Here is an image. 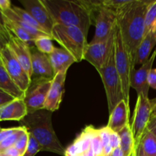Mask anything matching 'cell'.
Wrapping results in <instances>:
<instances>
[{"label": "cell", "mask_w": 156, "mask_h": 156, "mask_svg": "<svg viewBox=\"0 0 156 156\" xmlns=\"http://www.w3.org/2000/svg\"><path fill=\"white\" fill-rule=\"evenodd\" d=\"M3 14H4L6 18H8L9 19H10L11 21H12L13 22H15V24H18V26L21 27L23 30H25L27 33H28L30 36L33 37L34 39H37V38L42 37H51L52 36L49 34L45 33V32L41 31V30H37V29L34 28V27H31V26L28 25L27 24H26L16 13L13 11V9L11 8L10 9L7 11H5V12H2ZM53 39V38H52Z\"/></svg>", "instance_id": "22"}, {"label": "cell", "mask_w": 156, "mask_h": 156, "mask_svg": "<svg viewBox=\"0 0 156 156\" xmlns=\"http://www.w3.org/2000/svg\"><path fill=\"white\" fill-rule=\"evenodd\" d=\"M31 53V79H50L53 80L55 74L49 55L40 52L35 47L30 48Z\"/></svg>", "instance_id": "13"}, {"label": "cell", "mask_w": 156, "mask_h": 156, "mask_svg": "<svg viewBox=\"0 0 156 156\" xmlns=\"http://www.w3.org/2000/svg\"><path fill=\"white\" fill-rule=\"evenodd\" d=\"M152 31H153L154 36H155V39H156V24H155V27H154V29H153V30H152Z\"/></svg>", "instance_id": "47"}, {"label": "cell", "mask_w": 156, "mask_h": 156, "mask_svg": "<svg viewBox=\"0 0 156 156\" xmlns=\"http://www.w3.org/2000/svg\"><path fill=\"white\" fill-rule=\"evenodd\" d=\"M142 148L147 156H156V136L147 129L145 132L141 142Z\"/></svg>", "instance_id": "25"}, {"label": "cell", "mask_w": 156, "mask_h": 156, "mask_svg": "<svg viewBox=\"0 0 156 156\" xmlns=\"http://www.w3.org/2000/svg\"><path fill=\"white\" fill-rule=\"evenodd\" d=\"M0 65H2V59H1V53H0Z\"/></svg>", "instance_id": "48"}, {"label": "cell", "mask_w": 156, "mask_h": 156, "mask_svg": "<svg viewBox=\"0 0 156 156\" xmlns=\"http://www.w3.org/2000/svg\"><path fill=\"white\" fill-rule=\"evenodd\" d=\"M12 9H13L14 12H15V13H16L17 15H18V16H19L20 18H21V19H22L23 21L26 23V24H27L28 25L31 26V27H34V28L37 29V30H41V31L47 33V32H46V30H44V29L43 28V27H41V26L40 25V24H38V23L34 19L33 17H32L31 15H30V14L27 12V11L24 10V9H21V8L18 7V6H12ZM47 34H48V33H47Z\"/></svg>", "instance_id": "28"}, {"label": "cell", "mask_w": 156, "mask_h": 156, "mask_svg": "<svg viewBox=\"0 0 156 156\" xmlns=\"http://www.w3.org/2000/svg\"><path fill=\"white\" fill-rule=\"evenodd\" d=\"M106 156H111V155H106Z\"/></svg>", "instance_id": "50"}, {"label": "cell", "mask_w": 156, "mask_h": 156, "mask_svg": "<svg viewBox=\"0 0 156 156\" xmlns=\"http://www.w3.org/2000/svg\"><path fill=\"white\" fill-rule=\"evenodd\" d=\"M20 2L24 7L34 19L51 35V31L55 24L41 0H20Z\"/></svg>", "instance_id": "14"}, {"label": "cell", "mask_w": 156, "mask_h": 156, "mask_svg": "<svg viewBox=\"0 0 156 156\" xmlns=\"http://www.w3.org/2000/svg\"><path fill=\"white\" fill-rule=\"evenodd\" d=\"M25 131H27V129H26L24 126H19V129H18V131H16L15 133L11 135L10 136H9L8 138H6L5 140H3L2 142H1V143H0V153L4 152V151H5L6 149H9V148L15 146V144L16 143V142L18 141L19 137L21 136Z\"/></svg>", "instance_id": "30"}, {"label": "cell", "mask_w": 156, "mask_h": 156, "mask_svg": "<svg viewBox=\"0 0 156 156\" xmlns=\"http://www.w3.org/2000/svg\"><path fill=\"white\" fill-rule=\"evenodd\" d=\"M51 36L53 40L75 58L76 62L83 60L84 53L88 44V35L82 29L75 26L55 24Z\"/></svg>", "instance_id": "4"}, {"label": "cell", "mask_w": 156, "mask_h": 156, "mask_svg": "<svg viewBox=\"0 0 156 156\" xmlns=\"http://www.w3.org/2000/svg\"><path fill=\"white\" fill-rule=\"evenodd\" d=\"M12 8V3L9 0H0V10L5 12Z\"/></svg>", "instance_id": "41"}, {"label": "cell", "mask_w": 156, "mask_h": 156, "mask_svg": "<svg viewBox=\"0 0 156 156\" xmlns=\"http://www.w3.org/2000/svg\"><path fill=\"white\" fill-rule=\"evenodd\" d=\"M132 0H103L102 5L117 12L129 4Z\"/></svg>", "instance_id": "32"}, {"label": "cell", "mask_w": 156, "mask_h": 156, "mask_svg": "<svg viewBox=\"0 0 156 156\" xmlns=\"http://www.w3.org/2000/svg\"><path fill=\"white\" fill-rule=\"evenodd\" d=\"M1 59L2 66L11 79L23 92L25 93L31 84L32 79L17 61L8 46L1 51Z\"/></svg>", "instance_id": "10"}, {"label": "cell", "mask_w": 156, "mask_h": 156, "mask_svg": "<svg viewBox=\"0 0 156 156\" xmlns=\"http://www.w3.org/2000/svg\"><path fill=\"white\" fill-rule=\"evenodd\" d=\"M136 148H137V154H138V156H147L146 154H145L144 151H143V148H142L140 143L139 146H136Z\"/></svg>", "instance_id": "45"}, {"label": "cell", "mask_w": 156, "mask_h": 156, "mask_svg": "<svg viewBox=\"0 0 156 156\" xmlns=\"http://www.w3.org/2000/svg\"><path fill=\"white\" fill-rule=\"evenodd\" d=\"M129 106H128L125 100H122L114 109L110 113L109 120L107 125L111 130L115 133L121 131L125 126L129 123Z\"/></svg>", "instance_id": "17"}, {"label": "cell", "mask_w": 156, "mask_h": 156, "mask_svg": "<svg viewBox=\"0 0 156 156\" xmlns=\"http://www.w3.org/2000/svg\"><path fill=\"white\" fill-rule=\"evenodd\" d=\"M18 129H19V126L18 127L6 128V129H3L2 128V130L0 131V143L5 140L9 136H10L13 133H15L16 131L18 130Z\"/></svg>", "instance_id": "37"}, {"label": "cell", "mask_w": 156, "mask_h": 156, "mask_svg": "<svg viewBox=\"0 0 156 156\" xmlns=\"http://www.w3.org/2000/svg\"><path fill=\"white\" fill-rule=\"evenodd\" d=\"M49 56L55 76L61 72L67 71L74 62H76L75 58L62 47H55Z\"/></svg>", "instance_id": "19"}, {"label": "cell", "mask_w": 156, "mask_h": 156, "mask_svg": "<svg viewBox=\"0 0 156 156\" xmlns=\"http://www.w3.org/2000/svg\"><path fill=\"white\" fill-rule=\"evenodd\" d=\"M114 34L104 41L97 43H90L88 44L84 53L83 59L91 63L97 71L106 64L114 47Z\"/></svg>", "instance_id": "11"}, {"label": "cell", "mask_w": 156, "mask_h": 156, "mask_svg": "<svg viewBox=\"0 0 156 156\" xmlns=\"http://www.w3.org/2000/svg\"><path fill=\"white\" fill-rule=\"evenodd\" d=\"M28 140H29V133L27 131L24 133L21 136L19 137V139L18 140V141L16 142V143L15 144V149H18L20 153L24 155V152H25L26 149H27V144H28Z\"/></svg>", "instance_id": "33"}, {"label": "cell", "mask_w": 156, "mask_h": 156, "mask_svg": "<svg viewBox=\"0 0 156 156\" xmlns=\"http://www.w3.org/2000/svg\"><path fill=\"white\" fill-rule=\"evenodd\" d=\"M2 128H1V126H0V131L2 130Z\"/></svg>", "instance_id": "49"}, {"label": "cell", "mask_w": 156, "mask_h": 156, "mask_svg": "<svg viewBox=\"0 0 156 156\" xmlns=\"http://www.w3.org/2000/svg\"><path fill=\"white\" fill-rule=\"evenodd\" d=\"M0 122H1V121H0Z\"/></svg>", "instance_id": "52"}, {"label": "cell", "mask_w": 156, "mask_h": 156, "mask_svg": "<svg viewBox=\"0 0 156 156\" xmlns=\"http://www.w3.org/2000/svg\"><path fill=\"white\" fill-rule=\"evenodd\" d=\"M98 72L103 82L108 100V111L111 113L114 108L124 99L121 81L115 65L114 47L108 62Z\"/></svg>", "instance_id": "6"}, {"label": "cell", "mask_w": 156, "mask_h": 156, "mask_svg": "<svg viewBox=\"0 0 156 156\" xmlns=\"http://www.w3.org/2000/svg\"><path fill=\"white\" fill-rule=\"evenodd\" d=\"M146 129L156 136V116L151 117Z\"/></svg>", "instance_id": "40"}, {"label": "cell", "mask_w": 156, "mask_h": 156, "mask_svg": "<svg viewBox=\"0 0 156 156\" xmlns=\"http://www.w3.org/2000/svg\"><path fill=\"white\" fill-rule=\"evenodd\" d=\"M150 101L151 105H152V116H151V117H152L156 116V98Z\"/></svg>", "instance_id": "44"}, {"label": "cell", "mask_w": 156, "mask_h": 156, "mask_svg": "<svg viewBox=\"0 0 156 156\" xmlns=\"http://www.w3.org/2000/svg\"><path fill=\"white\" fill-rule=\"evenodd\" d=\"M137 96L138 98L131 124L135 147L140 145L152 116V105L149 98L143 94Z\"/></svg>", "instance_id": "7"}, {"label": "cell", "mask_w": 156, "mask_h": 156, "mask_svg": "<svg viewBox=\"0 0 156 156\" xmlns=\"http://www.w3.org/2000/svg\"><path fill=\"white\" fill-rule=\"evenodd\" d=\"M156 45V39L154 36L153 31H151L145 35L141 44L137 49L136 53L134 64L136 65H143L146 63L151 56L152 49Z\"/></svg>", "instance_id": "20"}, {"label": "cell", "mask_w": 156, "mask_h": 156, "mask_svg": "<svg viewBox=\"0 0 156 156\" xmlns=\"http://www.w3.org/2000/svg\"><path fill=\"white\" fill-rule=\"evenodd\" d=\"M0 156H22L19 151L17 149H15V146L9 148V149H6L4 152L0 153Z\"/></svg>", "instance_id": "39"}, {"label": "cell", "mask_w": 156, "mask_h": 156, "mask_svg": "<svg viewBox=\"0 0 156 156\" xmlns=\"http://www.w3.org/2000/svg\"><path fill=\"white\" fill-rule=\"evenodd\" d=\"M131 155H132V154H131ZM130 156H131V155H130Z\"/></svg>", "instance_id": "51"}, {"label": "cell", "mask_w": 156, "mask_h": 156, "mask_svg": "<svg viewBox=\"0 0 156 156\" xmlns=\"http://www.w3.org/2000/svg\"><path fill=\"white\" fill-rule=\"evenodd\" d=\"M156 24V0H152L149 5L145 19V35L152 31Z\"/></svg>", "instance_id": "26"}, {"label": "cell", "mask_w": 156, "mask_h": 156, "mask_svg": "<svg viewBox=\"0 0 156 156\" xmlns=\"http://www.w3.org/2000/svg\"><path fill=\"white\" fill-rule=\"evenodd\" d=\"M95 32L91 44L108 40L115 30L117 14L112 9L101 5L94 14Z\"/></svg>", "instance_id": "8"}, {"label": "cell", "mask_w": 156, "mask_h": 156, "mask_svg": "<svg viewBox=\"0 0 156 156\" xmlns=\"http://www.w3.org/2000/svg\"><path fill=\"white\" fill-rule=\"evenodd\" d=\"M66 74L67 71H63L54 76L44 105V109L54 112L59 108L64 94Z\"/></svg>", "instance_id": "16"}, {"label": "cell", "mask_w": 156, "mask_h": 156, "mask_svg": "<svg viewBox=\"0 0 156 156\" xmlns=\"http://www.w3.org/2000/svg\"><path fill=\"white\" fill-rule=\"evenodd\" d=\"M90 129L91 133V147L94 152V156H105L100 129H95L92 126H90Z\"/></svg>", "instance_id": "27"}, {"label": "cell", "mask_w": 156, "mask_h": 156, "mask_svg": "<svg viewBox=\"0 0 156 156\" xmlns=\"http://www.w3.org/2000/svg\"><path fill=\"white\" fill-rule=\"evenodd\" d=\"M114 58L116 68L121 81L123 98L128 106H129L131 72L133 69L135 68V65L126 50L117 23L114 34Z\"/></svg>", "instance_id": "5"}, {"label": "cell", "mask_w": 156, "mask_h": 156, "mask_svg": "<svg viewBox=\"0 0 156 156\" xmlns=\"http://www.w3.org/2000/svg\"><path fill=\"white\" fill-rule=\"evenodd\" d=\"M152 1L132 0L117 13V25L133 63L137 49L145 37L146 14Z\"/></svg>", "instance_id": "1"}, {"label": "cell", "mask_w": 156, "mask_h": 156, "mask_svg": "<svg viewBox=\"0 0 156 156\" xmlns=\"http://www.w3.org/2000/svg\"><path fill=\"white\" fill-rule=\"evenodd\" d=\"M156 57V50L151 55L149 60L141 66L140 69H136L133 68L131 72L130 87L136 90L137 95L143 94L146 97L149 98V85L148 82L149 74L152 69V65L154 63Z\"/></svg>", "instance_id": "12"}, {"label": "cell", "mask_w": 156, "mask_h": 156, "mask_svg": "<svg viewBox=\"0 0 156 156\" xmlns=\"http://www.w3.org/2000/svg\"><path fill=\"white\" fill-rule=\"evenodd\" d=\"M7 46L17 61L24 69V71L28 74L30 78H32L30 47L24 41L18 39V37L12 34Z\"/></svg>", "instance_id": "15"}, {"label": "cell", "mask_w": 156, "mask_h": 156, "mask_svg": "<svg viewBox=\"0 0 156 156\" xmlns=\"http://www.w3.org/2000/svg\"><path fill=\"white\" fill-rule=\"evenodd\" d=\"M5 25L6 28L8 29L9 32L12 34V35L15 36L16 37H18V39L21 40L22 41H24L25 44H27L29 47L31 48V47H34V38L32 36H30L28 33L25 31L24 30H23L20 26H18V24H15V22H13L12 21H11L10 19H9L8 18H6L5 16Z\"/></svg>", "instance_id": "24"}, {"label": "cell", "mask_w": 156, "mask_h": 156, "mask_svg": "<svg viewBox=\"0 0 156 156\" xmlns=\"http://www.w3.org/2000/svg\"><path fill=\"white\" fill-rule=\"evenodd\" d=\"M27 108L24 98H16L0 108V121H21L27 115Z\"/></svg>", "instance_id": "18"}, {"label": "cell", "mask_w": 156, "mask_h": 156, "mask_svg": "<svg viewBox=\"0 0 156 156\" xmlns=\"http://www.w3.org/2000/svg\"><path fill=\"white\" fill-rule=\"evenodd\" d=\"M52 81L43 79H32L31 84L24 97L28 114L44 109V105L51 87Z\"/></svg>", "instance_id": "9"}, {"label": "cell", "mask_w": 156, "mask_h": 156, "mask_svg": "<svg viewBox=\"0 0 156 156\" xmlns=\"http://www.w3.org/2000/svg\"><path fill=\"white\" fill-rule=\"evenodd\" d=\"M108 135H109L110 144H111V147L113 148V149H116V148L117 147H120V136H119L118 133L111 130V129L108 128Z\"/></svg>", "instance_id": "35"}, {"label": "cell", "mask_w": 156, "mask_h": 156, "mask_svg": "<svg viewBox=\"0 0 156 156\" xmlns=\"http://www.w3.org/2000/svg\"><path fill=\"white\" fill-rule=\"evenodd\" d=\"M149 87L153 89H156V69H152L148 78Z\"/></svg>", "instance_id": "38"}, {"label": "cell", "mask_w": 156, "mask_h": 156, "mask_svg": "<svg viewBox=\"0 0 156 156\" xmlns=\"http://www.w3.org/2000/svg\"><path fill=\"white\" fill-rule=\"evenodd\" d=\"M52 38L49 37H42L34 40V47L41 53L50 55L54 50L55 47L52 42Z\"/></svg>", "instance_id": "29"}, {"label": "cell", "mask_w": 156, "mask_h": 156, "mask_svg": "<svg viewBox=\"0 0 156 156\" xmlns=\"http://www.w3.org/2000/svg\"><path fill=\"white\" fill-rule=\"evenodd\" d=\"M131 156H138V154H137V148L136 146L135 147V149H133V152L132 155H131Z\"/></svg>", "instance_id": "46"}, {"label": "cell", "mask_w": 156, "mask_h": 156, "mask_svg": "<svg viewBox=\"0 0 156 156\" xmlns=\"http://www.w3.org/2000/svg\"><path fill=\"white\" fill-rule=\"evenodd\" d=\"M53 112L46 109L39 110L27 115L20 121L21 126L27 129L39 143L41 151L66 155V149L59 140L52 123Z\"/></svg>", "instance_id": "3"}, {"label": "cell", "mask_w": 156, "mask_h": 156, "mask_svg": "<svg viewBox=\"0 0 156 156\" xmlns=\"http://www.w3.org/2000/svg\"><path fill=\"white\" fill-rule=\"evenodd\" d=\"M55 24L75 26L88 35L94 12L85 0H41Z\"/></svg>", "instance_id": "2"}, {"label": "cell", "mask_w": 156, "mask_h": 156, "mask_svg": "<svg viewBox=\"0 0 156 156\" xmlns=\"http://www.w3.org/2000/svg\"><path fill=\"white\" fill-rule=\"evenodd\" d=\"M111 156H124V155H123V152L122 151L121 148L117 147L116 149H113V152Z\"/></svg>", "instance_id": "42"}, {"label": "cell", "mask_w": 156, "mask_h": 156, "mask_svg": "<svg viewBox=\"0 0 156 156\" xmlns=\"http://www.w3.org/2000/svg\"><path fill=\"white\" fill-rule=\"evenodd\" d=\"M0 89L15 98H24V94L13 82L2 65H0Z\"/></svg>", "instance_id": "21"}, {"label": "cell", "mask_w": 156, "mask_h": 156, "mask_svg": "<svg viewBox=\"0 0 156 156\" xmlns=\"http://www.w3.org/2000/svg\"><path fill=\"white\" fill-rule=\"evenodd\" d=\"M120 136V146L124 156H130L135 149L133 136L131 125L129 124L125 126L121 131L117 133Z\"/></svg>", "instance_id": "23"}, {"label": "cell", "mask_w": 156, "mask_h": 156, "mask_svg": "<svg viewBox=\"0 0 156 156\" xmlns=\"http://www.w3.org/2000/svg\"><path fill=\"white\" fill-rule=\"evenodd\" d=\"M8 42L1 34H0V53H1L2 50L5 48V47L7 46Z\"/></svg>", "instance_id": "43"}, {"label": "cell", "mask_w": 156, "mask_h": 156, "mask_svg": "<svg viewBox=\"0 0 156 156\" xmlns=\"http://www.w3.org/2000/svg\"><path fill=\"white\" fill-rule=\"evenodd\" d=\"M0 34L7 41L8 43H9L11 37H12V34H11L10 32L8 30V29L6 28L5 21V15L1 10H0Z\"/></svg>", "instance_id": "34"}, {"label": "cell", "mask_w": 156, "mask_h": 156, "mask_svg": "<svg viewBox=\"0 0 156 156\" xmlns=\"http://www.w3.org/2000/svg\"><path fill=\"white\" fill-rule=\"evenodd\" d=\"M40 151H41V147L39 143L31 134L29 133L28 144L23 156H35Z\"/></svg>", "instance_id": "31"}, {"label": "cell", "mask_w": 156, "mask_h": 156, "mask_svg": "<svg viewBox=\"0 0 156 156\" xmlns=\"http://www.w3.org/2000/svg\"><path fill=\"white\" fill-rule=\"evenodd\" d=\"M16 98H15L12 95H10L9 94H8V93L5 92L2 90L0 89V108H2L3 106L6 105L7 104L12 102Z\"/></svg>", "instance_id": "36"}]
</instances>
